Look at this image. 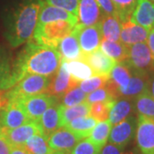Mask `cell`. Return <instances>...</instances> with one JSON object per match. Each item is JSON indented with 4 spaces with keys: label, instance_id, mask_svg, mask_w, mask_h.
<instances>
[{
    "label": "cell",
    "instance_id": "cell-1",
    "mask_svg": "<svg viewBox=\"0 0 154 154\" xmlns=\"http://www.w3.org/2000/svg\"><path fill=\"white\" fill-rule=\"evenodd\" d=\"M62 60L57 49L40 45L30 39L13 62L11 88L28 75L53 77L59 69Z\"/></svg>",
    "mask_w": 154,
    "mask_h": 154
},
{
    "label": "cell",
    "instance_id": "cell-2",
    "mask_svg": "<svg viewBox=\"0 0 154 154\" xmlns=\"http://www.w3.org/2000/svg\"><path fill=\"white\" fill-rule=\"evenodd\" d=\"M44 3V0H22L9 14L5 36L12 48L32 39Z\"/></svg>",
    "mask_w": 154,
    "mask_h": 154
},
{
    "label": "cell",
    "instance_id": "cell-3",
    "mask_svg": "<svg viewBox=\"0 0 154 154\" xmlns=\"http://www.w3.org/2000/svg\"><path fill=\"white\" fill-rule=\"evenodd\" d=\"M76 24L67 21L37 25L32 39L40 45L57 49L62 39L70 34Z\"/></svg>",
    "mask_w": 154,
    "mask_h": 154
},
{
    "label": "cell",
    "instance_id": "cell-4",
    "mask_svg": "<svg viewBox=\"0 0 154 154\" xmlns=\"http://www.w3.org/2000/svg\"><path fill=\"white\" fill-rule=\"evenodd\" d=\"M51 79L39 75H28L7 90V97L9 99H18L45 94Z\"/></svg>",
    "mask_w": 154,
    "mask_h": 154
},
{
    "label": "cell",
    "instance_id": "cell-5",
    "mask_svg": "<svg viewBox=\"0 0 154 154\" xmlns=\"http://www.w3.org/2000/svg\"><path fill=\"white\" fill-rule=\"evenodd\" d=\"M128 47L125 63L131 71L146 74L154 70V58L146 42H140Z\"/></svg>",
    "mask_w": 154,
    "mask_h": 154
},
{
    "label": "cell",
    "instance_id": "cell-6",
    "mask_svg": "<svg viewBox=\"0 0 154 154\" xmlns=\"http://www.w3.org/2000/svg\"><path fill=\"white\" fill-rule=\"evenodd\" d=\"M22 110L25 111L28 118L33 122H38L44 112L51 105L59 100L47 94H38L34 96L25 97L17 99Z\"/></svg>",
    "mask_w": 154,
    "mask_h": 154
},
{
    "label": "cell",
    "instance_id": "cell-7",
    "mask_svg": "<svg viewBox=\"0 0 154 154\" xmlns=\"http://www.w3.org/2000/svg\"><path fill=\"white\" fill-rule=\"evenodd\" d=\"M135 138L142 154H154V119L138 115Z\"/></svg>",
    "mask_w": 154,
    "mask_h": 154
},
{
    "label": "cell",
    "instance_id": "cell-8",
    "mask_svg": "<svg viewBox=\"0 0 154 154\" xmlns=\"http://www.w3.org/2000/svg\"><path fill=\"white\" fill-rule=\"evenodd\" d=\"M30 122L33 121L28 118L17 99H9L7 104L0 110L1 128H15Z\"/></svg>",
    "mask_w": 154,
    "mask_h": 154
},
{
    "label": "cell",
    "instance_id": "cell-9",
    "mask_svg": "<svg viewBox=\"0 0 154 154\" xmlns=\"http://www.w3.org/2000/svg\"><path fill=\"white\" fill-rule=\"evenodd\" d=\"M78 85L79 82L75 81L68 71L65 60H62L60 68L55 75L51 77L45 94L53 96L57 100H60L67 92Z\"/></svg>",
    "mask_w": 154,
    "mask_h": 154
},
{
    "label": "cell",
    "instance_id": "cell-10",
    "mask_svg": "<svg viewBox=\"0 0 154 154\" xmlns=\"http://www.w3.org/2000/svg\"><path fill=\"white\" fill-rule=\"evenodd\" d=\"M136 127L137 119L134 115L129 116L126 119L111 128L108 140L109 142L122 148H126L135 134Z\"/></svg>",
    "mask_w": 154,
    "mask_h": 154
},
{
    "label": "cell",
    "instance_id": "cell-11",
    "mask_svg": "<svg viewBox=\"0 0 154 154\" xmlns=\"http://www.w3.org/2000/svg\"><path fill=\"white\" fill-rule=\"evenodd\" d=\"M75 30L83 55L89 54L99 49L103 38L99 23L90 27H82L76 24Z\"/></svg>",
    "mask_w": 154,
    "mask_h": 154
},
{
    "label": "cell",
    "instance_id": "cell-12",
    "mask_svg": "<svg viewBox=\"0 0 154 154\" xmlns=\"http://www.w3.org/2000/svg\"><path fill=\"white\" fill-rule=\"evenodd\" d=\"M104 16L96 0H79L77 18L79 25L90 27L97 25Z\"/></svg>",
    "mask_w": 154,
    "mask_h": 154
},
{
    "label": "cell",
    "instance_id": "cell-13",
    "mask_svg": "<svg viewBox=\"0 0 154 154\" xmlns=\"http://www.w3.org/2000/svg\"><path fill=\"white\" fill-rule=\"evenodd\" d=\"M81 139L68 129L65 126L60 127L47 138L48 145L55 152H71Z\"/></svg>",
    "mask_w": 154,
    "mask_h": 154
},
{
    "label": "cell",
    "instance_id": "cell-14",
    "mask_svg": "<svg viewBox=\"0 0 154 154\" xmlns=\"http://www.w3.org/2000/svg\"><path fill=\"white\" fill-rule=\"evenodd\" d=\"M5 136L12 146H23L31 136L42 134L36 122H30L15 128H1Z\"/></svg>",
    "mask_w": 154,
    "mask_h": 154
},
{
    "label": "cell",
    "instance_id": "cell-15",
    "mask_svg": "<svg viewBox=\"0 0 154 154\" xmlns=\"http://www.w3.org/2000/svg\"><path fill=\"white\" fill-rule=\"evenodd\" d=\"M82 60L86 62L94 71V75H108L116 65V62L110 57L105 55L100 49L83 55Z\"/></svg>",
    "mask_w": 154,
    "mask_h": 154
},
{
    "label": "cell",
    "instance_id": "cell-16",
    "mask_svg": "<svg viewBox=\"0 0 154 154\" xmlns=\"http://www.w3.org/2000/svg\"><path fill=\"white\" fill-rule=\"evenodd\" d=\"M130 21L151 30L154 28V3L149 0H137Z\"/></svg>",
    "mask_w": 154,
    "mask_h": 154
},
{
    "label": "cell",
    "instance_id": "cell-17",
    "mask_svg": "<svg viewBox=\"0 0 154 154\" xmlns=\"http://www.w3.org/2000/svg\"><path fill=\"white\" fill-rule=\"evenodd\" d=\"M150 30L143 28L129 20L122 22L120 41L126 46L140 42H146Z\"/></svg>",
    "mask_w": 154,
    "mask_h": 154
},
{
    "label": "cell",
    "instance_id": "cell-18",
    "mask_svg": "<svg viewBox=\"0 0 154 154\" xmlns=\"http://www.w3.org/2000/svg\"><path fill=\"white\" fill-rule=\"evenodd\" d=\"M57 21H67L77 24L78 18L76 16H75L74 14L69 11L56 6L50 5L45 2L39 13L37 25H44L49 22H57Z\"/></svg>",
    "mask_w": 154,
    "mask_h": 154
},
{
    "label": "cell",
    "instance_id": "cell-19",
    "mask_svg": "<svg viewBox=\"0 0 154 154\" xmlns=\"http://www.w3.org/2000/svg\"><path fill=\"white\" fill-rule=\"evenodd\" d=\"M57 50L60 53L63 60H82L83 53L79 44L75 28L70 34L61 40Z\"/></svg>",
    "mask_w": 154,
    "mask_h": 154
},
{
    "label": "cell",
    "instance_id": "cell-20",
    "mask_svg": "<svg viewBox=\"0 0 154 154\" xmlns=\"http://www.w3.org/2000/svg\"><path fill=\"white\" fill-rule=\"evenodd\" d=\"M38 123L41 132L46 138L59 128L61 127L60 102H57L45 110Z\"/></svg>",
    "mask_w": 154,
    "mask_h": 154
},
{
    "label": "cell",
    "instance_id": "cell-21",
    "mask_svg": "<svg viewBox=\"0 0 154 154\" xmlns=\"http://www.w3.org/2000/svg\"><path fill=\"white\" fill-rule=\"evenodd\" d=\"M132 76L125 88L118 89V96L125 99L136 98L145 90L148 89L149 75L132 71Z\"/></svg>",
    "mask_w": 154,
    "mask_h": 154
},
{
    "label": "cell",
    "instance_id": "cell-22",
    "mask_svg": "<svg viewBox=\"0 0 154 154\" xmlns=\"http://www.w3.org/2000/svg\"><path fill=\"white\" fill-rule=\"evenodd\" d=\"M103 38L112 41H120L122 22L115 15H104L99 22Z\"/></svg>",
    "mask_w": 154,
    "mask_h": 154
},
{
    "label": "cell",
    "instance_id": "cell-23",
    "mask_svg": "<svg viewBox=\"0 0 154 154\" xmlns=\"http://www.w3.org/2000/svg\"><path fill=\"white\" fill-rule=\"evenodd\" d=\"M100 50L116 63L127 60L128 47L122 44L121 41H112L103 38L100 43Z\"/></svg>",
    "mask_w": 154,
    "mask_h": 154
},
{
    "label": "cell",
    "instance_id": "cell-24",
    "mask_svg": "<svg viewBox=\"0 0 154 154\" xmlns=\"http://www.w3.org/2000/svg\"><path fill=\"white\" fill-rule=\"evenodd\" d=\"M98 122L91 116H82L74 119L65 125L68 129L76 134L81 140L88 138Z\"/></svg>",
    "mask_w": 154,
    "mask_h": 154
},
{
    "label": "cell",
    "instance_id": "cell-25",
    "mask_svg": "<svg viewBox=\"0 0 154 154\" xmlns=\"http://www.w3.org/2000/svg\"><path fill=\"white\" fill-rule=\"evenodd\" d=\"M90 116V104L84 101L74 106H63L60 104L61 127L65 126L74 119Z\"/></svg>",
    "mask_w": 154,
    "mask_h": 154
},
{
    "label": "cell",
    "instance_id": "cell-26",
    "mask_svg": "<svg viewBox=\"0 0 154 154\" xmlns=\"http://www.w3.org/2000/svg\"><path fill=\"white\" fill-rule=\"evenodd\" d=\"M133 110V104L128 99H116L111 106L108 120L110 122L111 125L114 126L132 115Z\"/></svg>",
    "mask_w": 154,
    "mask_h": 154
},
{
    "label": "cell",
    "instance_id": "cell-27",
    "mask_svg": "<svg viewBox=\"0 0 154 154\" xmlns=\"http://www.w3.org/2000/svg\"><path fill=\"white\" fill-rule=\"evenodd\" d=\"M12 66L11 52L4 47H0V89L2 90L11 88Z\"/></svg>",
    "mask_w": 154,
    "mask_h": 154
},
{
    "label": "cell",
    "instance_id": "cell-28",
    "mask_svg": "<svg viewBox=\"0 0 154 154\" xmlns=\"http://www.w3.org/2000/svg\"><path fill=\"white\" fill-rule=\"evenodd\" d=\"M132 71L125 62L116 63L110 72V81L116 88L118 89L125 88L128 85Z\"/></svg>",
    "mask_w": 154,
    "mask_h": 154
},
{
    "label": "cell",
    "instance_id": "cell-29",
    "mask_svg": "<svg viewBox=\"0 0 154 154\" xmlns=\"http://www.w3.org/2000/svg\"><path fill=\"white\" fill-rule=\"evenodd\" d=\"M65 63L69 75L77 82H81L94 75V71L91 69V67L84 61H65Z\"/></svg>",
    "mask_w": 154,
    "mask_h": 154
},
{
    "label": "cell",
    "instance_id": "cell-30",
    "mask_svg": "<svg viewBox=\"0 0 154 154\" xmlns=\"http://www.w3.org/2000/svg\"><path fill=\"white\" fill-rule=\"evenodd\" d=\"M111 127L112 125L109 120L98 122L96 126L92 130L90 135L88 137V140L99 148L102 149L109 140Z\"/></svg>",
    "mask_w": 154,
    "mask_h": 154
},
{
    "label": "cell",
    "instance_id": "cell-31",
    "mask_svg": "<svg viewBox=\"0 0 154 154\" xmlns=\"http://www.w3.org/2000/svg\"><path fill=\"white\" fill-rule=\"evenodd\" d=\"M134 106L138 115L154 119V98L148 89L145 90L135 98Z\"/></svg>",
    "mask_w": 154,
    "mask_h": 154
},
{
    "label": "cell",
    "instance_id": "cell-32",
    "mask_svg": "<svg viewBox=\"0 0 154 154\" xmlns=\"http://www.w3.org/2000/svg\"><path fill=\"white\" fill-rule=\"evenodd\" d=\"M31 154H52L53 151L48 145L47 138L43 134H36L28 139L24 144Z\"/></svg>",
    "mask_w": 154,
    "mask_h": 154
},
{
    "label": "cell",
    "instance_id": "cell-33",
    "mask_svg": "<svg viewBox=\"0 0 154 154\" xmlns=\"http://www.w3.org/2000/svg\"><path fill=\"white\" fill-rule=\"evenodd\" d=\"M115 101H99L91 104L90 116H93L97 122L108 120L111 106L113 105Z\"/></svg>",
    "mask_w": 154,
    "mask_h": 154
},
{
    "label": "cell",
    "instance_id": "cell-34",
    "mask_svg": "<svg viewBox=\"0 0 154 154\" xmlns=\"http://www.w3.org/2000/svg\"><path fill=\"white\" fill-rule=\"evenodd\" d=\"M88 94L84 93L80 88L79 85L70 89L64 94L59 100L60 104L63 106H74L79 105L84 101H87Z\"/></svg>",
    "mask_w": 154,
    "mask_h": 154
},
{
    "label": "cell",
    "instance_id": "cell-35",
    "mask_svg": "<svg viewBox=\"0 0 154 154\" xmlns=\"http://www.w3.org/2000/svg\"><path fill=\"white\" fill-rule=\"evenodd\" d=\"M121 22L130 19L137 0H111Z\"/></svg>",
    "mask_w": 154,
    "mask_h": 154
},
{
    "label": "cell",
    "instance_id": "cell-36",
    "mask_svg": "<svg viewBox=\"0 0 154 154\" xmlns=\"http://www.w3.org/2000/svg\"><path fill=\"white\" fill-rule=\"evenodd\" d=\"M110 76L108 75H94L85 81L79 82V87L86 94L93 93L94 91L104 87L108 82Z\"/></svg>",
    "mask_w": 154,
    "mask_h": 154
},
{
    "label": "cell",
    "instance_id": "cell-37",
    "mask_svg": "<svg viewBox=\"0 0 154 154\" xmlns=\"http://www.w3.org/2000/svg\"><path fill=\"white\" fill-rule=\"evenodd\" d=\"M101 149L91 142L88 138L81 140L72 150L71 154H100Z\"/></svg>",
    "mask_w": 154,
    "mask_h": 154
},
{
    "label": "cell",
    "instance_id": "cell-38",
    "mask_svg": "<svg viewBox=\"0 0 154 154\" xmlns=\"http://www.w3.org/2000/svg\"><path fill=\"white\" fill-rule=\"evenodd\" d=\"M50 5L56 6L70 12L77 17V8L79 0H45Z\"/></svg>",
    "mask_w": 154,
    "mask_h": 154
},
{
    "label": "cell",
    "instance_id": "cell-39",
    "mask_svg": "<svg viewBox=\"0 0 154 154\" xmlns=\"http://www.w3.org/2000/svg\"><path fill=\"white\" fill-rule=\"evenodd\" d=\"M100 154H133L130 152H127L125 148L117 146L114 144L106 143L102 147L100 151Z\"/></svg>",
    "mask_w": 154,
    "mask_h": 154
},
{
    "label": "cell",
    "instance_id": "cell-40",
    "mask_svg": "<svg viewBox=\"0 0 154 154\" xmlns=\"http://www.w3.org/2000/svg\"><path fill=\"white\" fill-rule=\"evenodd\" d=\"M104 15H116L115 6L111 0H96Z\"/></svg>",
    "mask_w": 154,
    "mask_h": 154
},
{
    "label": "cell",
    "instance_id": "cell-41",
    "mask_svg": "<svg viewBox=\"0 0 154 154\" xmlns=\"http://www.w3.org/2000/svg\"><path fill=\"white\" fill-rule=\"evenodd\" d=\"M11 147V145L6 139L0 128V154H10Z\"/></svg>",
    "mask_w": 154,
    "mask_h": 154
},
{
    "label": "cell",
    "instance_id": "cell-42",
    "mask_svg": "<svg viewBox=\"0 0 154 154\" xmlns=\"http://www.w3.org/2000/svg\"><path fill=\"white\" fill-rule=\"evenodd\" d=\"M10 154H31L28 152L27 148L23 146H12L11 147V153Z\"/></svg>",
    "mask_w": 154,
    "mask_h": 154
},
{
    "label": "cell",
    "instance_id": "cell-43",
    "mask_svg": "<svg viewBox=\"0 0 154 154\" xmlns=\"http://www.w3.org/2000/svg\"><path fill=\"white\" fill-rule=\"evenodd\" d=\"M146 44L148 45L149 49L151 51L154 58V28L149 31L147 39H146Z\"/></svg>",
    "mask_w": 154,
    "mask_h": 154
},
{
    "label": "cell",
    "instance_id": "cell-44",
    "mask_svg": "<svg viewBox=\"0 0 154 154\" xmlns=\"http://www.w3.org/2000/svg\"><path fill=\"white\" fill-rule=\"evenodd\" d=\"M9 99L7 97V90L0 89V110L3 109V107L7 104Z\"/></svg>",
    "mask_w": 154,
    "mask_h": 154
},
{
    "label": "cell",
    "instance_id": "cell-45",
    "mask_svg": "<svg viewBox=\"0 0 154 154\" xmlns=\"http://www.w3.org/2000/svg\"><path fill=\"white\" fill-rule=\"evenodd\" d=\"M148 90L150 91L151 94L153 96L154 98V74L152 75V77H149V84H148Z\"/></svg>",
    "mask_w": 154,
    "mask_h": 154
},
{
    "label": "cell",
    "instance_id": "cell-46",
    "mask_svg": "<svg viewBox=\"0 0 154 154\" xmlns=\"http://www.w3.org/2000/svg\"><path fill=\"white\" fill-rule=\"evenodd\" d=\"M53 154H71L70 152H55Z\"/></svg>",
    "mask_w": 154,
    "mask_h": 154
},
{
    "label": "cell",
    "instance_id": "cell-47",
    "mask_svg": "<svg viewBox=\"0 0 154 154\" xmlns=\"http://www.w3.org/2000/svg\"><path fill=\"white\" fill-rule=\"evenodd\" d=\"M149 1H151V2H153L154 3V0H149Z\"/></svg>",
    "mask_w": 154,
    "mask_h": 154
},
{
    "label": "cell",
    "instance_id": "cell-48",
    "mask_svg": "<svg viewBox=\"0 0 154 154\" xmlns=\"http://www.w3.org/2000/svg\"><path fill=\"white\" fill-rule=\"evenodd\" d=\"M52 154H53V153H52Z\"/></svg>",
    "mask_w": 154,
    "mask_h": 154
}]
</instances>
